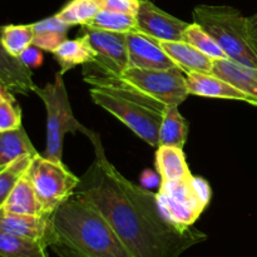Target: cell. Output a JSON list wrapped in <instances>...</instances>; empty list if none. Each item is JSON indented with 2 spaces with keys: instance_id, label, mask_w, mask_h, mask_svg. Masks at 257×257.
I'll return each instance as SVG.
<instances>
[{
  "instance_id": "7402d4cb",
  "label": "cell",
  "mask_w": 257,
  "mask_h": 257,
  "mask_svg": "<svg viewBox=\"0 0 257 257\" xmlns=\"http://www.w3.org/2000/svg\"><path fill=\"white\" fill-rule=\"evenodd\" d=\"M33 28H34L33 45L45 52L53 53L68 39V30L70 25L60 20L57 15H53L34 23Z\"/></svg>"
},
{
  "instance_id": "1f68e13d",
  "label": "cell",
  "mask_w": 257,
  "mask_h": 257,
  "mask_svg": "<svg viewBox=\"0 0 257 257\" xmlns=\"http://www.w3.org/2000/svg\"><path fill=\"white\" fill-rule=\"evenodd\" d=\"M247 28L248 33H250L251 38H252L253 43H255L257 47V13L253 14L252 17L247 18Z\"/></svg>"
},
{
  "instance_id": "5b68a950",
  "label": "cell",
  "mask_w": 257,
  "mask_h": 257,
  "mask_svg": "<svg viewBox=\"0 0 257 257\" xmlns=\"http://www.w3.org/2000/svg\"><path fill=\"white\" fill-rule=\"evenodd\" d=\"M156 195L170 222L180 228H190L210 205L212 190L205 178L191 175L173 182H161Z\"/></svg>"
},
{
  "instance_id": "5bb4252c",
  "label": "cell",
  "mask_w": 257,
  "mask_h": 257,
  "mask_svg": "<svg viewBox=\"0 0 257 257\" xmlns=\"http://www.w3.org/2000/svg\"><path fill=\"white\" fill-rule=\"evenodd\" d=\"M3 28L0 27V84L13 94H29L35 88L32 69L3 47Z\"/></svg>"
},
{
  "instance_id": "277c9868",
  "label": "cell",
  "mask_w": 257,
  "mask_h": 257,
  "mask_svg": "<svg viewBox=\"0 0 257 257\" xmlns=\"http://www.w3.org/2000/svg\"><path fill=\"white\" fill-rule=\"evenodd\" d=\"M193 23L216 40L226 57L257 69V47L248 33L247 18L227 5H197Z\"/></svg>"
},
{
  "instance_id": "484cf974",
  "label": "cell",
  "mask_w": 257,
  "mask_h": 257,
  "mask_svg": "<svg viewBox=\"0 0 257 257\" xmlns=\"http://www.w3.org/2000/svg\"><path fill=\"white\" fill-rule=\"evenodd\" d=\"M102 10L99 0H70L57 17L68 25H84Z\"/></svg>"
},
{
  "instance_id": "e0dca14e",
  "label": "cell",
  "mask_w": 257,
  "mask_h": 257,
  "mask_svg": "<svg viewBox=\"0 0 257 257\" xmlns=\"http://www.w3.org/2000/svg\"><path fill=\"white\" fill-rule=\"evenodd\" d=\"M54 59L60 67V74H65L77 65H84L94 62L95 50L93 49L89 39L84 34H80L77 39H67L53 52Z\"/></svg>"
},
{
  "instance_id": "e575fe53",
  "label": "cell",
  "mask_w": 257,
  "mask_h": 257,
  "mask_svg": "<svg viewBox=\"0 0 257 257\" xmlns=\"http://www.w3.org/2000/svg\"><path fill=\"white\" fill-rule=\"evenodd\" d=\"M141 2H142V0H141Z\"/></svg>"
},
{
  "instance_id": "6da1fadb",
  "label": "cell",
  "mask_w": 257,
  "mask_h": 257,
  "mask_svg": "<svg viewBox=\"0 0 257 257\" xmlns=\"http://www.w3.org/2000/svg\"><path fill=\"white\" fill-rule=\"evenodd\" d=\"M87 137L95 158L80 177L74 195L102 213L133 256L180 257L207 240V235L193 226L180 228L170 222L157 195L131 182L109 162L99 135L89 130Z\"/></svg>"
},
{
  "instance_id": "4dcf8cb0",
  "label": "cell",
  "mask_w": 257,
  "mask_h": 257,
  "mask_svg": "<svg viewBox=\"0 0 257 257\" xmlns=\"http://www.w3.org/2000/svg\"><path fill=\"white\" fill-rule=\"evenodd\" d=\"M19 59L22 60L23 64L27 65L30 69H34V68H39L43 64V53L42 49H39L35 45H30L27 50L23 52V54L20 55Z\"/></svg>"
},
{
  "instance_id": "9c48e42d",
  "label": "cell",
  "mask_w": 257,
  "mask_h": 257,
  "mask_svg": "<svg viewBox=\"0 0 257 257\" xmlns=\"http://www.w3.org/2000/svg\"><path fill=\"white\" fill-rule=\"evenodd\" d=\"M80 27H82L80 32L89 39L97 54L93 63H95L102 69L114 74H119L130 67L127 38L124 33L93 29L87 25H80Z\"/></svg>"
},
{
  "instance_id": "8fae6325",
  "label": "cell",
  "mask_w": 257,
  "mask_h": 257,
  "mask_svg": "<svg viewBox=\"0 0 257 257\" xmlns=\"http://www.w3.org/2000/svg\"><path fill=\"white\" fill-rule=\"evenodd\" d=\"M125 38L130 67L156 70L178 68L155 38L148 37L137 30L125 33Z\"/></svg>"
},
{
  "instance_id": "52a82bcc",
  "label": "cell",
  "mask_w": 257,
  "mask_h": 257,
  "mask_svg": "<svg viewBox=\"0 0 257 257\" xmlns=\"http://www.w3.org/2000/svg\"><path fill=\"white\" fill-rule=\"evenodd\" d=\"M25 175L49 216L74 196L80 182V177L70 172L62 161L50 160L40 153L33 158Z\"/></svg>"
},
{
  "instance_id": "7c38bea8",
  "label": "cell",
  "mask_w": 257,
  "mask_h": 257,
  "mask_svg": "<svg viewBox=\"0 0 257 257\" xmlns=\"http://www.w3.org/2000/svg\"><path fill=\"white\" fill-rule=\"evenodd\" d=\"M0 231L48 246L52 235V216L19 215L0 208Z\"/></svg>"
},
{
  "instance_id": "d4e9b609",
  "label": "cell",
  "mask_w": 257,
  "mask_h": 257,
  "mask_svg": "<svg viewBox=\"0 0 257 257\" xmlns=\"http://www.w3.org/2000/svg\"><path fill=\"white\" fill-rule=\"evenodd\" d=\"M34 28L33 24L25 25H5L3 28L2 43L10 55L19 58L24 50L33 45Z\"/></svg>"
},
{
  "instance_id": "f1b7e54d",
  "label": "cell",
  "mask_w": 257,
  "mask_h": 257,
  "mask_svg": "<svg viewBox=\"0 0 257 257\" xmlns=\"http://www.w3.org/2000/svg\"><path fill=\"white\" fill-rule=\"evenodd\" d=\"M22 125V109L13 97V93H9L0 103V132L17 130Z\"/></svg>"
},
{
  "instance_id": "2e32d148",
  "label": "cell",
  "mask_w": 257,
  "mask_h": 257,
  "mask_svg": "<svg viewBox=\"0 0 257 257\" xmlns=\"http://www.w3.org/2000/svg\"><path fill=\"white\" fill-rule=\"evenodd\" d=\"M162 49L167 53L168 57L176 63L178 68L185 74L190 73H211L212 68V58L206 55L197 48L192 47L188 43L178 40V42H167L158 40Z\"/></svg>"
},
{
  "instance_id": "d6a6232c",
  "label": "cell",
  "mask_w": 257,
  "mask_h": 257,
  "mask_svg": "<svg viewBox=\"0 0 257 257\" xmlns=\"http://www.w3.org/2000/svg\"><path fill=\"white\" fill-rule=\"evenodd\" d=\"M9 93H10L9 90H7L2 84H0V103H2L3 100L8 97V94H9Z\"/></svg>"
},
{
  "instance_id": "4fadbf2b",
  "label": "cell",
  "mask_w": 257,
  "mask_h": 257,
  "mask_svg": "<svg viewBox=\"0 0 257 257\" xmlns=\"http://www.w3.org/2000/svg\"><path fill=\"white\" fill-rule=\"evenodd\" d=\"M188 94L205 98H220V99L241 100L253 105V100L247 94L242 93L228 84L212 73H190L186 74Z\"/></svg>"
},
{
  "instance_id": "cb8c5ba5",
  "label": "cell",
  "mask_w": 257,
  "mask_h": 257,
  "mask_svg": "<svg viewBox=\"0 0 257 257\" xmlns=\"http://www.w3.org/2000/svg\"><path fill=\"white\" fill-rule=\"evenodd\" d=\"M84 25L93 28V29L124 33L125 34V33L137 30V19H136L135 15L102 9L98 12V14L90 22H88Z\"/></svg>"
},
{
  "instance_id": "ba28073f",
  "label": "cell",
  "mask_w": 257,
  "mask_h": 257,
  "mask_svg": "<svg viewBox=\"0 0 257 257\" xmlns=\"http://www.w3.org/2000/svg\"><path fill=\"white\" fill-rule=\"evenodd\" d=\"M89 94L95 104L124 123L146 143L158 148L162 110L147 107L103 88L92 87Z\"/></svg>"
},
{
  "instance_id": "7a4b0ae2",
  "label": "cell",
  "mask_w": 257,
  "mask_h": 257,
  "mask_svg": "<svg viewBox=\"0 0 257 257\" xmlns=\"http://www.w3.org/2000/svg\"><path fill=\"white\" fill-rule=\"evenodd\" d=\"M48 247L59 257H135L102 213L77 195L52 215Z\"/></svg>"
},
{
  "instance_id": "ffe728a7",
  "label": "cell",
  "mask_w": 257,
  "mask_h": 257,
  "mask_svg": "<svg viewBox=\"0 0 257 257\" xmlns=\"http://www.w3.org/2000/svg\"><path fill=\"white\" fill-rule=\"evenodd\" d=\"M39 152L35 150L24 127L17 130L0 132V168L17 161L23 156H38Z\"/></svg>"
},
{
  "instance_id": "44dd1931",
  "label": "cell",
  "mask_w": 257,
  "mask_h": 257,
  "mask_svg": "<svg viewBox=\"0 0 257 257\" xmlns=\"http://www.w3.org/2000/svg\"><path fill=\"white\" fill-rule=\"evenodd\" d=\"M188 123L178 110V105H167L162 109L160 127V146L183 148L188 136ZM158 146V147H160Z\"/></svg>"
},
{
  "instance_id": "836d02e7",
  "label": "cell",
  "mask_w": 257,
  "mask_h": 257,
  "mask_svg": "<svg viewBox=\"0 0 257 257\" xmlns=\"http://www.w3.org/2000/svg\"><path fill=\"white\" fill-rule=\"evenodd\" d=\"M0 170H3V168H0Z\"/></svg>"
},
{
  "instance_id": "d6986e66",
  "label": "cell",
  "mask_w": 257,
  "mask_h": 257,
  "mask_svg": "<svg viewBox=\"0 0 257 257\" xmlns=\"http://www.w3.org/2000/svg\"><path fill=\"white\" fill-rule=\"evenodd\" d=\"M2 208L8 212L19 213V215L48 216L49 217V215L45 213L44 208L35 193L34 187L27 175H24L18 181Z\"/></svg>"
},
{
  "instance_id": "8992f818",
  "label": "cell",
  "mask_w": 257,
  "mask_h": 257,
  "mask_svg": "<svg viewBox=\"0 0 257 257\" xmlns=\"http://www.w3.org/2000/svg\"><path fill=\"white\" fill-rule=\"evenodd\" d=\"M33 92L42 99L47 110V146L43 156L50 160L62 161L64 136L67 133L75 135L77 132L87 136L89 128L84 127L74 117L60 73L55 74L54 82L42 88L35 85Z\"/></svg>"
},
{
  "instance_id": "83f0119b",
  "label": "cell",
  "mask_w": 257,
  "mask_h": 257,
  "mask_svg": "<svg viewBox=\"0 0 257 257\" xmlns=\"http://www.w3.org/2000/svg\"><path fill=\"white\" fill-rule=\"evenodd\" d=\"M35 156H23L0 170V208L4 206L18 181L25 175Z\"/></svg>"
},
{
  "instance_id": "30bf717a",
  "label": "cell",
  "mask_w": 257,
  "mask_h": 257,
  "mask_svg": "<svg viewBox=\"0 0 257 257\" xmlns=\"http://www.w3.org/2000/svg\"><path fill=\"white\" fill-rule=\"evenodd\" d=\"M137 32L143 33L157 40L178 42L182 40L183 32L188 23L163 12L151 0H142L137 15Z\"/></svg>"
},
{
  "instance_id": "4316f807",
  "label": "cell",
  "mask_w": 257,
  "mask_h": 257,
  "mask_svg": "<svg viewBox=\"0 0 257 257\" xmlns=\"http://www.w3.org/2000/svg\"><path fill=\"white\" fill-rule=\"evenodd\" d=\"M182 42H186L192 45V47L197 48L198 50L205 53L206 55H208L212 59L226 58V54L221 49L220 45L216 43V40L196 23L188 24V27L186 28V30L183 32Z\"/></svg>"
},
{
  "instance_id": "9a60e30c",
  "label": "cell",
  "mask_w": 257,
  "mask_h": 257,
  "mask_svg": "<svg viewBox=\"0 0 257 257\" xmlns=\"http://www.w3.org/2000/svg\"><path fill=\"white\" fill-rule=\"evenodd\" d=\"M211 73L247 94L257 105V69L235 62L230 58L212 59Z\"/></svg>"
},
{
  "instance_id": "3957f363",
  "label": "cell",
  "mask_w": 257,
  "mask_h": 257,
  "mask_svg": "<svg viewBox=\"0 0 257 257\" xmlns=\"http://www.w3.org/2000/svg\"><path fill=\"white\" fill-rule=\"evenodd\" d=\"M83 78L92 87L108 89L158 110L167 105L180 107L190 95L186 75L178 68L156 70L128 67L114 74L90 62L83 65Z\"/></svg>"
},
{
  "instance_id": "603a6c76",
  "label": "cell",
  "mask_w": 257,
  "mask_h": 257,
  "mask_svg": "<svg viewBox=\"0 0 257 257\" xmlns=\"http://www.w3.org/2000/svg\"><path fill=\"white\" fill-rule=\"evenodd\" d=\"M0 257H49L48 246L0 231Z\"/></svg>"
},
{
  "instance_id": "ac0fdd59",
  "label": "cell",
  "mask_w": 257,
  "mask_h": 257,
  "mask_svg": "<svg viewBox=\"0 0 257 257\" xmlns=\"http://www.w3.org/2000/svg\"><path fill=\"white\" fill-rule=\"evenodd\" d=\"M155 166L161 182H173L192 175L186 161L183 148L173 146H160L156 150Z\"/></svg>"
},
{
  "instance_id": "f546056e",
  "label": "cell",
  "mask_w": 257,
  "mask_h": 257,
  "mask_svg": "<svg viewBox=\"0 0 257 257\" xmlns=\"http://www.w3.org/2000/svg\"><path fill=\"white\" fill-rule=\"evenodd\" d=\"M102 9L137 15L141 0H99Z\"/></svg>"
}]
</instances>
